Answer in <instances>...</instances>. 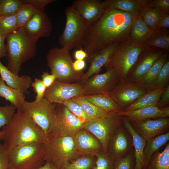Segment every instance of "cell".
<instances>
[{
    "instance_id": "obj_1",
    "label": "cell",
    "mask_w": 169,
    "mask_h": 169,
    "mask_svg": "<svg viewBox=\"0 0 169 169\" xmlns=\"http://www.w3.org/2000/svg\"><path fill=\"white\" fill-rule=\"evenodd\" d=\"M130 13L107 7L100 18L88 26L84 47L90 63L93 55L111 44L128 38L132 21Z\"/></svg>"
},
{
    "instance_id": "obj_2",
    "label": "cell",
    "mask_w": 169,
    "mask_h": 169,
    "mask_svg": "<svg viewBox=\"0 0 169 169\" xmlns=\"http://www.w3.org/2000/svg\"><path fill=\"white\" fill-rule=\"evenodd\" d=\"M0 140L7 150L30 142L45 144L48 137L44 131L26 113L17 110L10 122L3 127Z\"/></svg>"
},
{
    "instance_id": "obj_3",
    "label": "cell",
    "mask_w": 169,
    "mask_h": 169,
    "mask_svg": "<svg viewBox=\"0 0 169 169\" xmlns=\"http://www.w3.org/2000/svg\"><path fill=\"white\" fill-rule=\"evenodd\" d=\"M6 56L7 68L19 75L23 64L33 57L36 52L38 40L25 32L23 27L18 28L6 36Z\"/></svg>"
},
{
    "instance_id": "obj_4",
    "label": "cell",
    "mask_w": 169,
    "mask_h": 169,
    "mask_svg": "<svg viewBox=\"0 0 169 169\" xmlns=\"http://www.w3.org/2000/svg\"><path fill=\"white\" fill-rule=\"evenodd\" d=\"M7 169H38L45 163L44 144L30 142L8 150Z\"/></svg>"
},
{
    "instance_id": "obj_5",
    "label": "cell",
    "mask_w": 169,
    "mask_h": 169,
    "mask_svg": "<svg viewBox=\"0 0 169 169\" xmlns=\"http://www.w3.org/2000/svg\"><path fill=\"white\" fill-rule=\"evenodd\" d=\"M47 65L51 74L58 81L67 83L79 82L84 74L83 71H75L70 50L62 47H53L46 56Z\"/></svg>"
},
{
    "instance_id": "obj_6",
    "label": "cell",
    "mask_w": 169,
    "mask_h": 169,
    "mask_svg": "<svg viewBox=\"0 0 169 169\" xmlns=\"http://www.w3.org/2000/svg\"><path fill=\"white\" fill-rule=\"evenodd\" d=\"M64 13L65 25L59 42L62 47L70 51L74 48L82 49L88 26L71 5L65 8Z\"/></svg>"
},
{
    "instance_id": "obj_7",
    "label": "cell",
    "mask_w": 169,
    "mask_h": 169,
    "mask_svg": "<svg viewBox=\"0 0 169 169\" xmlns=\"http://www.w3.org/2000/svg\"><path fill=\"white\" fill-rule=\"evenodd\" d=\"M45 161L61 169L79 154L73 137L63 136L48 138L44 144Z\"/></svg>"
},
{
    "instance_id": "obj_8",
    "label": "cell",
    "mask_w": 169,
    "mask_h": 169,
    "mask_svg": "<svg viewBox=\"0 0 169 169\" xmlns=\"http://www.w3.org/2000/svg\"><path fill=\"white\" fill-rule=\"evenodd\" d=\"M145 46L130 39L120 43L114 54L105 65L106 70L114 68L120 79L126 78Z\"/></svg>"
},
{
    "instance_id": "obj_9",
    "label": "cell",
    "mask_w": 169,
    "mask_h": 169,
    "mask_svg": "<svg viewBox=\"0 0 169 169\" xmlns=\"http://www.w3.org/2000/svg\"><path fill=\"white\" fill-rule=\"evenodd\" d=\"M81 122L62 104H56L52 120L47 133L48 138L63 136L74 137L83 129Z\"/></svg>"
},
{
    "instance_id": "obj_10",
    "label": "cell",
    "mask_w": 169,
    "mask_h": 169,
    "mask_svg": "<svg viewBox=\"0 0 169 169\" xmlns=\"http://www.w3.org/2000/svg\"><path fill=\"white\" fill-rule=\"evenodd\" d=\"M123 125V116L117 113L91 119L84 124L82 129L95 136L101 144L102 151L107 154L110 140Z\"/></svg>"
},
{
    "instance_id": "obj_11",
    "label": "cell",
    "mask_w": 169,
    "mask_h": 169,
    "mask_svg": "<svg viewBox=\"0 0 169 169\" xmlns=\"http://www.w3.org/2000/svg\"><path fill=\"white\" fill-rule=\"evenodd\" d=\"M150 91L126 78L120 79L117 85L109 94L120 111H124L137 99Z\"/></svg>"
},
{
    "instance_id": "obj_12",
    "label": "cell",
    "mask_w": 169,
    "mask_h": 169,
    "mask_svg": "<svg viewBox=\"0 0 169 169\" xmlns=\"http://www.w3.org/2000/svg\"><path fill=\"white\" fill-rule=\"evenodd\" d=\"M55 105L44 98L37 102L25 100L19 109L27 114L47 135Z\"/></svg>"
},
{
    "instance_id": "obj_13",
    "label": "cell",
    "mask_w": 169,
    "mask_h": 169,
    "mask_svg": "<svg viewBox=\"0 0 169 169\" xmlns=\"http://www.w3.org/2000/svg\"><path fill=\"white\" fill-rule=\"evenodd\" d=\"M120 80L114 68L104 73L93 75L82 84L83 96L109 93L117 85Z\"/></svg>"
},
{
    "instance_id": "obj_14",
    "label": "cell",
    "mask_w": 169,
    "mask_h": 169,
    "mask_svg": "<svg viewBox=\"0 0 169 169\" xmlns=\"http://www.w3.org/2000/svg\"><path fill=\"white\" fill-rule=\"evenodd\" d=\"M166 52L160 48L145 46L126 78L131 81L136 82L148 71L155 62Z\"/></svg>"
},
{
    "instance_id": "obj_15",
    "label": "cell",
    "mask_w": 169,
    "mask_h": 169,
    "mask_svg": "<svg viewBox=\"0 0 169 169\" xmlns=\"http://www.w3.org/2000/svg\"><path fill=\"white\" fill-rule=\"evenodd\" d=\"M83 88L80 82L67 83L56 79L46 89L44 98L52 103L63 104L66 100L83 96Z\"/></svg>"
},
{
    "instance_id": "obj_16",
    "label": "cell",
    "mask_w": 169,
    "mask_h": 169,
    "mask_svg": "<svg viewBox=\"0 0 169 169\" xmlns=\"http://www.w3.org/2000/svg\"><path fill=\"white\" fill-rule=\"evenodd\" d=\"M23 27L28 36L37 40L49 36L53 30L51 19L45 12L44 8L37 9Z\"/></svg>"
},
{
    "instance_id": "obj_17",
    "label": "cell",
    "mask_w": 169,
    "mask_h": 169,
    "mask_svg": "<svg viewBox=\"0 0 169 169\" xmlns=\"http://www.w3.org/2000/svg\"><path fill=\"white\" fill-rule=\"evenodd\" d=\"M129 121L136 132L146 141L166 133L169 128V117Z\"/></svg>"
},
{
    "instance_id": "obj_18",
    "label": "cell",
    "mask_w": 169,
    "mask_h": 169,
    "mask_svg": "<svg viewBox=\"0 0 169 169\" xmlns=\"http://www.w3.org/2000/svg\"><path fill=\"white\" fill-rule=\"evenodd\" d=\"M71 6L88 26L98 21L107 8L100 0H76Z\"/></svg>"
},
{
    "instance_id": "obj_19",
    "label": "cell",
    "mask_w": 169,
    "mask_h": 169,
    "mask_svg": "<svg viewBox=\"0 0 169 169\" xmlns=\"http://www.w3.org/2000/svg\"><path fill=\"white\" fill-rule=\"evenodd\" d=\"M132 147L131 136L124 125L110 140L107 154L114 161L131 151Z\"/></svg>"
},
{
    "instance_id": "obj_20",
    "label": "cell",
    "mask_w": 169,
    "mask_h": 169,
    "mask_svg": "<svg viewBox=\"0 0 169 169\" xmlns=\"http://www.w3.org/2000/svg\"><path fill=\"white\" fill-rule=\"evenodd\" d=\"M120 43L110 44L95 52L92 57L90 65L84 74L80 82L83 83L93 75L99 73L102 67L107 63L117 50Z\"/></svg>"
},
{
    "instance_id": "obj_21",
    "label": "cell",
    "mask_w": 169,
    "mask_h": 169,
    "mask_svg": "<svg viewBox=\"0 0 169 169\" xmlns=\"http://www.w3.org/2000/svg\"><path fill=\"white\" fill-rule=\"evenodd\" d=\"M117 113L129 121L168 118L169 107L159 109L156 106H150L133 110L120 111Z\"/></svg>"
},
{
    "instance_id": "obj_22",
    "label": "cell",
    "mask_w": 169,
    "mask_h": 169,
    "mask_svg": "<svg viewBox=\"0 0 169 169\" xmlns=\"http://www.w3.org/2000/svg\"><path fill=\"white\" fill-rule=\"evenodd\" d=\"M73 138L79 155H94L96 152L102 151L99 141L84 129L79 131Z\"/></svg>"
},
{
    "instance_id": "obj_23",
    "label": "cell",
    "mask_w": 169,
    "mask_h": 169,
    "mask_svg": "<svg viewBox=\"0 0 169 169\" xmlns=\"http://www.w3.org/2000/svg\"><path fill=\"white\" fill-rule=\"evenodd\" d=\"M0 75L7 85L19 90L25 94H29L28 89L31 86L33 82L30 76L28 75L20 76L16 75L3 65L0 61Z\"/></svg>"
},
{
    "instance_id": "obj_24",
    "label": "cell",
    "mask_w": 169,
    "mask_h": 169,
    "mask_svg": "<svg viewBox=\"0 0 169 169\" xmlns=\"http://www.w3.org/2000/svg\"><path fill=\"white\" fill-rule=\"evenodd\" d=\"M123 118L124 126L131 134L132 139L134 148V169H144L146 160L144 152L146 141L136 132L127 119L123 117Z\"/></svg>"
},
{
    "instance_id": "obj_25",
    "label": "cell",
    "mask_w": 169,
    "mask_h": 169,
    "mask_svg": "<svg viewBox=\"0 0 169 169\" xmlns=\"http://www.w3.org/2000/svg\"><path fill=\"white\" fill-rule=\"evenodd\" d=\"M148 0H105L104 3L110 7L128 13L132 16L140 15L146 7Z\"/></svg>"
},
{
    "instance_id": "obj_26",
    "label": "cell",
    "mask_w": 169,
    "mask_h": 169,
    "mask_svg": "<svg viewBox=\"0 0 169 169\" xmlns=\"http://www.w3.org/2000/svg\"><path fill=\"white\" fill-rule=\"evenodd\" d=\"M129 38L144 45L155 32L152 31L142 19L141 15L132 16Z\"/></svg>"
},
{
    "instance_id": "obj_27",
    "label": "cell",
    "mask_w": 169,
    "mask_h": 169,
    "mask_svg": "<svg viewBox=\"0 0 169 169\" xmlns=\"http://www.w3.org/2000/svg\"><path fill=\"white\" fill-rule=\"evenodd\" d=\"M83 96L86 100L109 113L115 114L120 111L109 93H103Z\"/></svg>"
},
{
    "instance_id": "obj_28",
    "label": "cell",
    "mask_w": 169,
    "mask_h": 169,
    "mask_svg": "<svg viewBox=\"0 0 169 169\" xmlns=\"http://www.w3.org/2000/svg\"><path fill=\"white\" fill-rule=\"evenodd\" d=\"M168 60L169 52H166L155 62L148 71L135 82L150 90L154 81Z\"/></svg>"
},
{
    "instance_id": "obj_29",
    "label": "cell",
    "mask_w": 169,
    "mask_h": 169,
    "mask_svg": "<svg viewBox=\"0 0 169 169\" xmlns=\"http://www.w3.org/2000/svg\"><path fill=\"white\" fill-rule=\"evenodd\" d=\"M165 89H156L149 91L137 99L124 111L133 110L150 106H156Z\"/></svg>"
},
{
    "instance_id": "obj_30",
    "label": "cell",
    "mask_w": 169,
    "mask_h": 169,
    "mask_svg": "<svg viewBox=\"0 0 169 169\" xmlns=\"http://www.w3.org/2000/svg\"><path fill=\"white\" fill-rule=\"evenodd\" d=\"M0 97L8 101L17 110L19 109L23 105L26 98L25 94L23 92L7 85L1 77Z\"/></svg>"
},
{
    "instance_id": "obj_31",
    "label": "cell",
    "mask_w": 169,
    "mask_h": 169,
    "mask_svg": "<svg viewBox=\"0 0 169 169\" xmlns=\"http://www.w3.org/2000/svg\"><path fill=\"white\" fill-rule=\"evenodd\" d=\"M145 169H169V143L164 150L155 152L151 156Z\"/></svg>"
},
{
    "instance_id": "obj_32",
    "label": "cell",
    "mask_w": 169,
    "mask_h": 169,
    "mask_svg": "<svg viewBox=\"0 0 169 169\" xmlns=\"http://www.w3.org/2000/svg\"><path fill=\"white\" fill-rule=\"evenodd\" d=\"M169 140V132L153 137L146 141L144 149L146 162L145 169L152 155L164 145Z\"/></svg>"
},
{
    "instance_id": "obj_33",
    "label": "cell",
    "mask_w": 169,
    "mask_h": 169,
    "mask_svg": "<svg viewBox=\"0 0 169 169\" xmlns=\"http://www.w3.org/2000/svg\"><path fill=\"white\" fill-rule=\"evenodd\" d=\"M82 108L89 121L96 118L108 116L113 114L107 112L85 100L83 96L71 99Z\"/></svg>"
},
{
    "instance_id": "obj_34",
    "label": "cell",
    "mask_w": 169,
    "mask_h": 169,
    "mask_svg": "<svg viewBox=\"0 0 169 169\" xmlns=\"http://www.w3.org/2000/svg\"><path fill=\"white\" fill-rule=\"evenodd\" d=\"M144 46L153 47L169 52V29H159L155 31Z\"/></svg>"
},
{
    "instance_id": "obj_35",
    "label": "cell",
    "mask_w": 169,
    "mask_h": 169,
    "mask_svg": "<svg viewBox=\"0 0 169 169\" xmlns=\"http://www.w3.org/2000/svg\"><path fill=\"white\" fill-rule=\"evenodd\" d=\"M164 13L154 8L146 6L141 13V16L146 24L153 31L159 29V26Z\"/></svg>"
},
{
    "instance_id": "obj_36",
    "label": "cell",
    "mask_w": 169,
    "mask_h": 169,
    "mask_svg": "<svg viewBox=\"0 0 169 169\" xmlns=\"http://www.w3.org/2000/svg\"><path fill=\"white\" fill-rule=\"evenodd\" d=\"M36 10L32 5L22 3L16 13L18 27H23L34 14Z\"/></svg>"
},
{
    "instance_id": "obj_37",
    "label": "cell",
    "mask_w": 169,
    "mask_h": 169,
    "mask_svg": "<svg viewBox=\"0 0 169 169\" xmlns=\"http://www.w3.org/2000/svg\"><path fill=\"white\" fill-rule=\"evenodd\" d=\"M169 60L164 64L154 81L150 90L156 89H165L169 84Z\"/></svg>"
},
{
    "instance_id": "obj_38",
    "label": "cell",
    "mask_w": 169,
    "mask_h": 169,
    "mask_svg": "<svg viewBox=\"0 0 169 169\" xmlns=\"http://www.w3.org/2000/svg\"><path fill=\"white\" fill-rule=\"evenodd\" d=\"M18 28L16 14L0 16V33L6 36Z\"/></svg>"
},
{
    "instance_id": "obj_39",
    "label": "cell",
    "mask_w": 169,
    "mask_h": 169,
    "mask_svg": "<svg viewBox=\"0 0 169 169\" xmlns=\"http://www.w3.org/2000/svg\"><path fill=\"white\" fill-rule=\"evenodd\" d=\"M94 162L92 155H84L72 160L61 169H91Z\"/></svg>"
},
{
    "instance_id": "obj_40",
    "label": "cell",
    "mask_w": 169,
    "mask_h": 169,
    "mask_svg": "<svg viewBox=\"0 0 169 169\" xmlns=\"http://www.w3.org/2000/svg\"><path fill=\"white\" fill-rule=\"evenodd\" d=\"M22 4L21 0H0V16L16 14Z\"/></svg>"
},
{
    "instance_id": "obj_41",
    "label": "cell",
    "mask_w": 169,
    "mask_h": 169,
    "mask_svg": "<svg viewBox=\"0 0 169 169\" xmlns=\"http://www.w3.org/2000/svg\"><path fill=\"white\" fill-rule=\"evenodd\" d=\"M94 155L96 160L91 169H113L114 161L107 154L102 151L96 152Z\"/></svg>"
},
{
    "instance_id": "obj_42",
    "label": "cell",
    "mask_w": 169,
    "mask_h": 169,
    "mask_svg": "<svg viewBox=\"0 0 169 169\" xmlns=\"http://www.w3.org/2000/svg\"><path fill=\"white\" fill-rule=\"evenodd\" d=\"M135 166L134 151L133 150L115 161L113 169H134Z\"/></svg>"
},
{
    "instance_id": "obj_43",
    "label": "cell",
    "mask_w": 169,
    "mask_h": 169,
    "mask_svg": "<svg viewBox=\"0 0 169 169\" xmlns=\"http://www.w3.org/2000/svg\"><path fill=\"white\" fill-rule=\"evenodd\" d=\"M62 104L82 122L84 123L89 121L81 107L72 99L66 100Z\"/></svg>"
},
{
    "instance_id": "obj_44",
    "label": "cell",
    "mask_w": 169,
    "mask_h": 169,
    "mask_svg": "<svg viewBox=\"0 0 169 169\" xmlns=\"http://www.w3.org/2000/svg\"><path fill=\"white\" fill-rule=\"evenodd\" d=\"M16 109V107L11 104L3 106H0V129L10 122Z\"/></svg>"
},
{
    "instance_id": "obj_45",
    "label": "cell",
    "mask_w": 169,
    "mask_h": 169,
    "mask_svg": "<svg viewBox=\"0 0 169 169\" xmlns=\"http://www.w3.org/2000/svg\"><path fill=\"white\" fill-rule=\"evenodd\" d=\"M31 86L36 94L34 101L38 102L44 98V95L47 88L44 84L41 79L36 78L33 82Z\"/></svg>"
},
{
    "instance_id": "obj_46",
    "label": "cell",
    "mask_w": 169,
    "mask_h": 169,
    "mask_svg": "<svg viewBox=\"0 0 169 169\" xmlns=\"http://www.w3.org/2000/svg\"><path fill=\"white\" fill-rule=\"evenodd\" d=\"M146 6L155 8L163 13H169V0H148Z\"/></svg>"
},
{
    "instance_id": "obj_47",
    "label": "cell",
    "mask_w": 169,
    "mask_h": 169,
    "mask_svg": "<svg viewBox=\"0 0 169 169\" xmlns=\"http://www.w3.org/2000/svg\"><path fill=\"white\" fill-rule=\"evenodd\" d=\"M9 158L7 150L0 143V169H7Z\"/></svg>"
},
{
    "instance_id": "obj_48",
    "label": "cell",
    "mask_w": 169,
    "mask_h": 169,
    "mask_svg": "<svg viewBox=\"0 0 169 169\" xmlns=\"http://www.w3.org/2000/svg\"><path fill=\"white\" fill-rule=\"evenodd\" d=\"M169 85L165 89L156 106L159 109L169 107Z\"/></svg>"
},
{
    "instance_id": "obj_49",
    "label": "cell",
    "mask_w": 169,
    "mask_h": 169,
    "mask_svg": "<svg viewBox=\"0 0 169 169\" xmlns=\"http://www.w3.org/2000/svg\"><path fill=\"white\" fill-rule=\"evenodd\" d=\"M56 1V0H21L22 3L30 4L36 9L45 8L48 4Z\"/></svg>"
},
{
    "instance_id": "obj_50",
    "label": "cell",
    "mask_w": 169,
    "mask_h": 169,
    "mask_svg": "<svg viewBox=\"0 0 169 169\" xmlns=\"http://www.w3.org/2000/svg\"><path fill=\"white\" fill-rule=\"evenodd\" d=\"M41 76V80L47 89L50 87L56 79L53 74L47 72H43Z\"/></svg>"
},
{
    "instance_id": "obj_51",
    "label": "cell",
    "mask_w": 169,
    "mask_h": 169,
    "mask_svg": "<svg viewBox=\"0 0 169 169\" xmlns=\"http://www.w3.org/2000/svg\"><path fill=\"white\" fill-rule=\"evenodd\" d=\"M85 65V62L84 60H76L73 62L72 64L74 70L77 72L82 71Z\"/></svg>"
},
{
    "instance_id": "obj_52",
    "label": "cell",
    "mask_w": 169,
    "mask_h": 169,
    "mask_svg": "<svg viewBox=\"0 0 169 169\" xmlns=\"http://www.w3.org/2000/svg\"><path fill=\"white\" fill-rule=\"evenodd\" d=\"M169 13H164L161 19L159 29H169Z\"/></svg>"
},
{
    "instance_id": "obj_53",
    "label": "cell",
    "mask_w": 169,
    "mask_h": 169,
    "mask_svg": "<svg viewBox=\"0 0 169 169\" xmlns=\"http://www.w3.org/2000/svg\"><path fill=\"white\" fill-rule=\"evenodd\" d=\"M6 36L0 33V59L6 56V48L4 41Z\"/></svg>"
},
{
    "instance_id": "obj_54",
    "label": "cell",
    "mask_w": 169,
    "mask_h": 169,
    "mask_svg": "<svg viewBox=\"0 0 169 169\" xmlns=\"http://www.w3.org/2000/svg\"><path fill=\"white\" fill-rule=\"evenodd\" d=\"M74 57L76 60H84L87 57V54L82 49L76 50L74 53Z\"/></svg>"
},
{
    "instance_id": "obj_55",
    "label": "cell",
    "mask_w": 169,
    "mask_h": 169,
    "mask_svg": "<svg viewBox=\"0 0 169 169\" xmlns=\"http://www.w3.org/2000/svg\"><path fill=\"white\" fill-rule=\"evenodd\" d=\"M38 169H59L53 163L45 162V163Z\"/></svg>"
},
{
    "instance_id": "obj_56",
    "label": "cell",
    "mask_w": 169,
    "mask_h": 169,
    "mask_svg": "<svg viewBox=\"0 0 169 169\" xmlns=\"http://www.w3.org/2000/svg\"><path fill=\"white\" fill-rule=\"evenodd\" d=\"M1 133H0V139L1 137Z\"/></svg>"
}]
</instances>
